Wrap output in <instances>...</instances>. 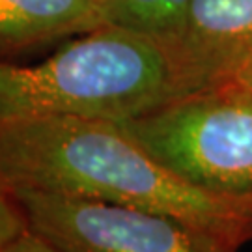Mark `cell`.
Instances as JSON below:
<instances>
[{
	"instance_id": "1",
	"label": "cell",
	"mask_w": 252,
	"mask_h": 252,
	"mask_svg": "<svg viewBox=\"0 0 252 252\" xmlns=\"http://www.w3.org/2000/svg\"><path fill=\"white\" fill-rule=\"evenodd\" d=\"M0 180L178 217L241 247L252 207L211 196L152 157L116 122L54 116L0 126Z\"/></svg>"
},
{
	"instance_id": "2",
	"label": "cell",
	"mask_w": 252,
	"mask_h": 252,
	"mask_svg": "<svg viewBox=\"0 0 252 252\" xmlns=\"http://www.w3.org/2000/svg\"><path fill=\"white\" fill-rule=\"evenodd\" d=\"M194 94L162 36L103 25L45 60H0V126L75 116L127 122Z\"/></svg>"
},
{
	"instance_id": "3",
	"label": "cell",
	"mask_w": 252,
	"mask_h": 252,
	"mask_svg": "<svg viewBox=\"0 0 252 252\" xmlns=\"http://www.w3.org/2000/svg\"><path fill=\"white\" fill-rule=\"evenodd\" d=\"M120 127L192 187L252 207V86L224 82Z\"/></svg>"
},
{
	"instance_id": "4",
	"label": "cell",
	"mask_w": 252,
	"mask_h": 252,
	"mask_svg": "<svg viewBox=\"0 0 252 252\" xmlns=\"http://www.w3.org/2000/svg\"><path fill=\"white\" fill-rule=\"evenodd\" d=\"M30 232L62 252H237L178 217L45 190L9 189Z\"/></svg>"
},
{
	"instance_id": "5",
	"label": "cell",
	"mask_w": 252,
	"mask_h": 252,
	"mask_svg": "<svg viewBox=\"0 0 252 252\" xmlns=\"http://www.w3.org/2000/svg\"><path fill=\"white\" fill-rule=\"evenodd\" d=\"M162 37L194 94L232 82L252 58V0H190Z\"/></svg>"
},
{
	"instance_id": "6",
	"label": "cell",
	"mask_w": 252,
	"mask_h": 252,
	"mask_svg": "<svg viewBox=\"0 0 252 252\" xmlns=\"http://www.w3.org/2000/svg\"><path fill=\"white\" fill-rule=\"evenodd\" d=\"M107 25L97 0H0V60Z\"/></svg>"
},
{
	"instance_id": "7",
	"label": "cell",
	"mask_w": 252,
	"mask_h": 252,
	"mask_svg": "<svg viewBox=\"0 0 252 252\" xmlns=\"http://www.w3.org/2000/svg\"><path fill=\"white\" fill-rule=\"evenodd\" d=\"M107 25L166 36L178 27L190 0H97Z\"/></svg>"
},
{
	"instance_id": "8",
	"label": "cell",
	"mask_w": 252,
	"mask_h": 252,
	"mask_svg": "<svg viewBox=\"0 0 252 252\" xmlns=\"http://www.w3.org/2000/svg\"><path fill=\"white\" fill-rule=\"evenodd\" d=\"M27 230L28 226L23 209L13 198L11 190L6 187V183L0 180V249H4Z\"/></svg>"
},
{
	"instance_id": "9",
	"label": "cell",
	"mask_w": 252,
	"mask_h": 252,
	"mask_svg": "<svg viewBox=\"0 0 252 252\" xmlns=\"http://www.w3.org/2000/svg\"><path fill=\"white\" fill-rule=\"evenodd\" d=\"M0 252H62L60 249H56L54 245L45 241L43 237L36 235L34 232H23V234L15 237L11 243H8L4 249H0Z\"/></svg>"
},
{
	"instance_id": "10",
	"label": "cell",
	"mask_w": 252,
	"mask_h": 252,
	"mask_svg": "<svg viewBox=\"0 0 252 252\" xmlns=\"http://www.w3.org/2000/svg\"><path fill=\"white\" fill-rule=\"evenodd\" d=\"M234 81L241 82V84H247V86H252V58L237 71V75L234 77Z\"/></svg>"
}]
</instances>
